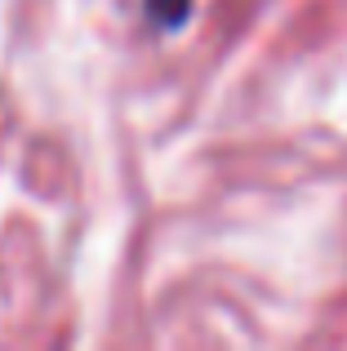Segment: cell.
Returning a JSON list of instances; mask_svg holds the SVG:
<instances>
[{
	"instance_id": "obj_1",
	"label": "cell",
	"mask_w": 347,
	"mask_h": 351,
	"mask_svg": "<svg viewBox=\"0 0 347 351\" xmlns=\"http://www.w3.org/2000/svg\"><path fill=\"white\" fill-rule=\"evenodd\" d=\"M147 9L160 27H178L182 18L191 14V0H147Z\"/></svg>"
}]
</instances>
